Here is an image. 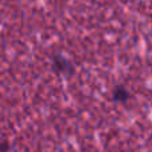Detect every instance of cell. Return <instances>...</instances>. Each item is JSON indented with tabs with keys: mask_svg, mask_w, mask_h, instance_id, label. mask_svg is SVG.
Instances as JSON below:
<instances>
[{
	"mask_svg": "<svg viewBox=\"0 0 152 152\" xmlns=\"http://www.w3.org/2000/svg\"><path fill=\"white\" fill-rule=\"evenodd\" d=\"M131 97V92L126 88L124 86H116L115 88L112 89V100L118 103H126L129 100Z\"/></svg>",
	"mask_w": 152,
	"mask_h": 152,
	"instance_id": "7a4b0ae2",
	"label": "cell"
},
{
	"mask_svg": "<svg viewBox=\"0 0 152 152\" xmlns=\"http://www.w3.org/2000/svg\"><path fill=\"white\" fill-rule=\"evenodd\" d=\"M10 150V143L7 140H0V152H7Z\"/></svg>",
	"mask_w": 152,
	"mask_h": 152,
	"instance_id": "3957f363",
	"label": "cell"
},
{
	"mask_svg": "<svg viewBox=\"0 0 152 152\" xmlns=\"http://www.w3.org/2000/svg\"><path fill=\"white\" fill-rule=\"evenodd\" d=\"M52 69L55 74L66 76H72L76 71L75 64L68 58H66L64 55H60V53H56V55L52 56Z\"/></svg>",
	"mask_w": 152,
	"mask_h": 152,
	"instance_id": "6da1fadb",
	"label": "cell"
}]
</instances>
